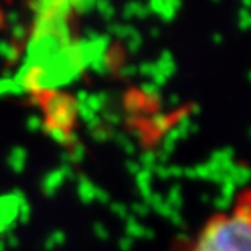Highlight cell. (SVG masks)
<instances>
[{
    "instance_id": "cell-1",
    "label": "cell",
    "mask_w": 251,
    "mask_h": 251,
    "mask_svg": "<svg viewBox=\"0 0 251 251\" xmlns=\"http://www.w3.org/2000/svg\"><path fill=\"white\" fill-rule=\"evenodd\" d=\"M191 251H251V190L204 224Z\"/></svg>"
}]
</instances>
